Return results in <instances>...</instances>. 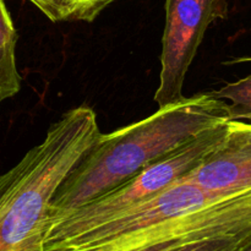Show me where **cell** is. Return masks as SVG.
Here are the masks:
<instances>
[{"label": "cell", "instance_id": "cell-1", "mask_svg": "<svg viewBox=\"0 0 251 251\" xmlns=\"http://www.w3.org/2000/svg\"><path fill=\"white\" fill-rule=\"evenodd\" d=\"M229 120L227 100L202 92L159 107L150 117L113 132H100L56 190L49 221L117 188Z\"/></svg>", "mask_w": 251, "mask_h": 251}, {"label": "cell", "instance_id": "cell-2", "mask_svg": "<svg viewBox=\"0 0 251 251\" xmlns=\"http://www.w3.org/2000/svg\"><path fill=\"white\" fill-rule=\"evenodd\" d=\"M100 134L92 108H73L0 176V251H46L51 200Z\"/></svg>", "mask_w": 251, "mask_h": 251}, {"label": "cell", "instance_id": "cell-3", "mask_svg": "<svg viewBox=\"0 0 251 251\" xmlns=\"http://www.w3.org/2000/svg\"><path fill=\"white\" fill-rule=\"evenodd\" d=\"M227 126L228 122L207 130L117 188L49 221L46 248L83 234L180 181L221 146Z\"/></svg>", "mask_w": 251, "mask_h": 251}, {"label": "cell", "instance_id": "cell-4", "mask_svg": "<svg viewBox=\"0 0 251 251\" xmlns=\"http://www.w3.org/2000/svg\"><path fill=\"white\" fill-rule=\"evenodd\" d=\"M228 11L229 0H167L159 86L154 93L158 108L183 100L186 74L206 31L226 19Z\"/></svg>", "mask_w": 251, "mask_h": 251}, {"label": "cell", "instance_id": "cell-5", "mask_svg": "<svg viewBox=\"0 0 251 251\" xmlns=\"http://www.w3.org/2000/svg\"><path fill=\"white\" fill-rule=\"evenodd\" d=\"M251 235V189L152 228L114 251H162L205 238Z\"/></svg>", "mask_w": 251, "mask_h": 251}, {"label": "cell", "instance_id": "cell-6", "mask_svg": "<svg viewBox=\"0 0 251 251\" xmlns=\"http://www.w3.org/2000/svg\"><path fill=\"white\" fill-rule=\"evenodd\" d=\"M184 180L208 193L233 194L251 189V151L225 141Z\"/></svg>", "mask_w": 251, "mask_h": 251}, {"label": "cell", "instance_id": "cell-7", "mask_svg": "<svg viewBox=\"0 0 251 251\" xmlns=\"http://www.w3.org/2000/svg\"><path fill=\"white\" fill-rule=\"evenodd\" d=\"M50 21L92 22L115 0H28Z\"/></svg>", "mask_w": 251, "mask_h": 251}, {"label": "cell", "instance_id": "cell-8", "mask_svg": "<svg viewBox=\"0 0 251 251\" xmlns=\"http://www.w3.org/2000/svg\"><path fill=\"white\" fill-rule=\"evenodd\" d=\"M251 61V56L233 59L227 64H238ZM221 100H228V114L230 120H251V75L227 83L218 91H213Z\"/></svg>", "mask_w": 251, "mask_h": 251}, {"label": "cell", "instance_id": "cell-9", "mask_svg": "<svg viewBox=\"0 0 251 251\" xmlns=\"http://www.w3.org/2000/svg\"><path fill=\"white\" fill-rule=\"evenodd\" d=\"M16 42H10L0 49V103L16 95L21 88V76L15 56Z\"/></svg>", "mask_w": 251, "mask_h": 251}, {"label": "cell", "instance_id": "cell-10", "mask_svg": "<svg viewBox=\"0 0 251 251\" xmlns=\"http://www.w3.org/2000/svg\"><path fill=\"white\" fill-rule=\"evenodd\" d=\"M251 240L250 234L205 238L173 245L162 251H239Z\"/></svg>", "mask_w": 251, "mask_h": 251}, {"label": "cell", "instance_id": "cell-11", "mask_svg": "<svg viewBox=\"0 0 251 251\" xmlns=\"http://www.w3.org/2000/svg\"><path fill=\"white\" fill-rule=\"evenodd\" d=\"M227 137L234 144L251 151V124L243 123L242 120H229Z\"/></svg>", "mask_w": 251, "mask_h": 251}, {"label": "cell", "instance_id": "cell-12", "mask_svg": "<svg viewBox=\"0 0 251 251\" xmlns=\"http://www.w3.org/2000/svg\"><path fill=\"white\" fill-rule=\"evenodd\" d=\"M12 41H17L16 28L4 0H0V49Z\"/></svg>", "mask_w": 251, "mask_h": 251}, {"label": "cell", "instance_id": "cell-13", "mask_svg": "<svg viewBox=\"0 0 251 251\" xmlns=\"http://www.w3.org/2000/svg\"><path fill=\"white\" fill-rule=\"evenodd\" d=\"M239 251H251V240L249 243H248L247 245H245L244 248H243L242 250H239Z\"/></svg>", "mask_w": 251, "mask_h": 251}]
</instances>
